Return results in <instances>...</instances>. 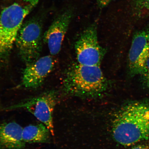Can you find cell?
<instances>
[{
	"instance_id": "cell-2",
	"label": "cell",
	"mask_w": 149,
	"mask_h": 149,
	"mask_svg": "<svg viewBox=\"0 0 149 149\" xmlns=\"http://www.w3.org/2000/svg\"><path fill=\"white\" fill-rule=\"evenodd\" d=\"M109 83L100 66L74 63L66 70L63 81L65 93L82 97H94L107 91Z\"/></svg>"
},
{
	"instance_id": "cell-3",
	"label": "cell",
	"mask_w": 149,
	"mask_h": 149,
	"mask_svg": "<svg viewBox=\"0 0 149 149\" xmlns=\"http://www.w3.org/2000/svg\"><path fill=\"white\" fill-rule=\"evenodd\" d=\"M40 0H20L5 7L0 15V65L8 62L24 19Z\"/></svg>"
},
{
	"instance_id": "cell-15",
	"label": "cell",
	"mask_w": 149,
	"mask_h": 149,
	"mask_svg": "<svg viewBox=\"0 0 149 149\" xmlns=\"http://www.w3.org/2000/svg\"><path fill=\"white\" fill-rule=\"evenodd\" d=\"M130 149H149V145L146 144H140L135 145Z\"/></svg>"
},
{
	"instance_id": "cell-12",
	"label": "cell",
	"mask_w": 149,
	"mask_h": 149,
	"mask_svg": "<svg viewBox=\"0 0 149 149\" xmlns=\"http://www.w3.org/2000/svg\"><path fill=\"white\" fill-rule=\"evenodd\" d=\"M139 76L143 88L149 91V58L145 63Z\"/></svg>"
},
{
	"instance_id": "cell-13",
	"label": "cell",
	"mask_w": 149,
	"mask_h": 149,
	"mask_svg": "<svg viewBox=\"0 0 149 149\" xmlns=\"http://www.w3.org/2000/svg\"><path fill=\"white\" fill-rule=\"evenodd\" d=\"M135 4L138 12H149V0H135Z\"/></svg>"
},
{
	"instance_id": "cell-10",
	"label": "cell",
	"mask_w": 149,
	"mask_h": 149,
	"mask_svg": "<svg viewBox=\"0 0 149 149\" xmlns=\"http://www.w3.org/2000/svg\"><path fill=\"white\" fill-rule=\"evenodd\" d=\"M23 128L15 122L0 123V149H23Z\"/></svg>"
},
{
	"instance_id": "cell-7",
	"label": "cell",
	"mask_w": 149,
	"mask_h": 149,
	"mask_svg": "<svg viewBox=\"0 0 149 149\" xmlns=\"http://www.w3.org/2000/svg\"><path fill=\"white\" fill-rule=\"evenodd\" d=\"M149 58V29H146L137 31L132 39L127 59L130 77L139 76Z\"/></svg>"
},
{
	"instance_id": "cell-6",
	"label": "cell",
	"mask_w": 149,
	"mask_h": 149,
	"mask_svg": "<svg viewBox=\"0 0 149 149\" xmlns=\"http://www.w3.org/2000/svg\"><path fill=\"white\" fill-rule=\"evenodd\" d=\"M97 25L94 23L84 30L74 44L77 63L87 66H100L105 50L99 43Z\"/></svg>"
},
{
	"instance_id": "cell-14",
	"label": "cell",
	"mask_w": 149,
	"mask_h": 149,
	"mask_svg": "<svg viewBox=\"0 0 149 149\" xmlns=\"http://www.w3.org/2000/svg\"><path fill=\"white\" fill-rule=\"evenodd\" d=\"M113 0H96L97 4L100 8H104L107 6Z\"/></svg>"
},
{
	"instance_id": "cell-8",
	"label": "cell",
	"mask_w": 149,
	"mask_h": 149,
	"mask_svg": "<svg viewBox=\"0 0 149 149\" xmlns=\"http://www.w3.org/2000/svg\"><path fill=\"white\" fill-rule=\"evenodd\" d=\"M74 15L72 7L64 9L57 16L43 35V41L47 44L50 54L56 55L60 52L64 37Z\"/></svg>"
},
{
	"instance_id": "cell-5",
	"label": "cell",
	"mask_w": 149,
	"mask_h": 149,
	"mask_svg": "<svg viewBox=\"0 0 149 149\" xmlns=\"http://www.w3.org/2000/svg\"><path fill=\"white\" fill-rule=\"evenodd\" d=\"M58 95L57 92L55 90L47 91L38 96L22 100L15 105L2 108L0 111L26 109L45 125L49 130L51 135L54 136L53 115L58 100Z\"/></svg>"
},
{
	"instance_id": "cell-11",
	"label": "cell",
	"mask_w": 149,
	"mask_h": 149,
	"mask_svg": "<svg viewBox=\"0 0 149 149\" xmlns=\"http://www.w3.org/2000/svg\"><path fill=\"white\" fill-rule=\"evenodd\" d=\"M51 132L42 123L30 125L23 129L22 136L26 143H47L49 142Z\"/></svg>"
},
{
	"instance_id": "cell-4",
	"label": "cell",
	"mask_w": 149,
	"mask_h": 149,
	"mask_svg": "<svg viewBox=\"0 0 149 149\" xmlns=\"http://www.w3.org/2000/svg\"><path fill=\"white\" fill-rule=\"evenodd\" d=\"M43 38L42 21L39 17L31 18L22 24L15 43L20 56L26 65L40 57Z\"/></svg>"
},
{
	"instance_id": "cell-9",
	"label": "cell",
	"mask_w": 149,
	"mask_h": 149,
	"mask_svg": "<svg viewBox=\"0 0 149 149\" xmlns=\"http://www.w3.org/2000/svg\"><path fill=\"white\" fill-rule=\"evenodd\" d=\"M55 64L53 57L46 55L26 65L23 72L22 86L28 89H36L41 86L53 70Z\"/></svg>"
},
{
	"instance_id": "cell-1",
	"label": "cell",
	"mask_w": 149,
	"mask_h": 149,
	"mask_svg": "<svg viewBox=\"0 0 149 149\" xmlns=\"http://www.w3.org/2000/svg\"><path fill=\"white\" fill-rule=\"evenodd\" d=\"M111 134L117 143L124 146L149 139V99L126 102L115 112Z\"/></svg>"
}]
</instances>
